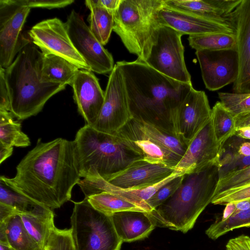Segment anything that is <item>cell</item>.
<instances>
[{"instance_id":"obj_31","label":"cell","mask_w":250,"mask_h":250,"mask_svg":"<svg viewBox=\"0 0 250 250\" xmlns=\"http://www.w3.org/2000/svg\"><path fill=\"white\" fill-rule=\"evenodd\" d=\"M19 214L28 234L44 250L51 231L55 226L53 212L46 216Z\"/></svg>"},{"instance_id":"obj_42","label":"cell","mask_w":250,"mask_h":250,"mask_svg":"<svg viewBox=\"0 0 250 250\" xmlns=\"http://www.w3.org/2000/svg\"><path fill=\"white\" fill-rule=\"evenodd\" d=\"M226 250H250V237L241 235L229 239L226 245Z\"/></svg>"},{"instance_id":"obj_2","label":"cell","mask_w":250,"mask_h":250,"mask_svg":"<svg viewBox=\"0 0 250 250\" xmlns=\"http://www.w3.org/2000/svg\"><path fill=\"white\" fill-rule=\"evenodd\" d=\"M116 64L122 73L133 118L176 134L178 110L193 88L191 83L176 81L138 59Z\"/></svg>"},{"instance_id":"obj_20","label":"cell","mask_w":250,"mask_h":250,"mask_svg":"<svg viewBox=\"0 0 250 250\" xmlns=\"http://www.w3.org/2000/svg\"><path fill=\"white\" fill-rule=\"evenodd\" d=\"M176 170L170 176L153 186L137 189H124L116 187L100 176H94L80 180L78 185L83 192L85 198L103 191H106L119 196L142 208L146 212L152 210L146 204L150 198L161 187L175 177L185 174Z\"/></svg>"},{"instance_id":"obj_15","label":"cell","mask_w":250,"mask_h":250,"mask_svg":"<svg viewBox=\"0 0 250 250\" xmlns=\"http://www.w3.org/2000/svg\"><path fill=\"white\" fill-rule=\"evenodd\" d=\"M211 116V108L206 93L193 88L178 110L176 133L188 146L210 122Z\"/></svg>"},{"instance_id":"obj_47","label":"cell","mask_w":250,"mask_h":250,"mask_svg":"<svg viewBox=\"0 0 250 250\" xmlns=\"http://www.w3.org/2000/svg\"><path fill=\"white\" fill-rule=\"evenodd\" d=\"M243 140L240 138L237 149V153L244 156H250V141H244Z\"/></svg>"},{"instance_id":"obj_19","label":"cell","mask_w":250,"mask_h":250,"mask_svg":"<svg viewBox=\"0 0 250 250\" xmlns=\"http://www.w3.org/2000/svg\"><path fill=\"white\" fill-rule=\"evenodd\" d=\"M73 98L86 124L96 122L104 100V92L91 70L79 69L70 84Z\"/></svg>"},{"instance_id":"obj_22","label":"cell","mask_w":250,"mask_h":250,"mask_svg":"<svg viewBox=\"0 0 250 250\" xmlns=\"http://www.w3.org/2000/svg\"><path fill=\"white\" fill-rule=\"evenodd\" d=\"M242 0H164L171 8L219 23L229 24L230 15Z\"/></svg>"},{"instance_id":"obj_13","label":"cell","mask_w":250,"mask_h":250,"mask_svg":"<svg viewBox=\"0 0 250 250\" xmlns=\"http://www.w3.org/2000/svg\"><path fill=\"white\" fill-rule=\"evenodd\" d=\"M195 55L200 64L206 88L217 91L236 80L239 62L236 50H197Z\"/></svg>"},{"instance_id":"obj_9","label":"cell","mask_w":250,"mask_h":250,"mask_svg":"<svg viewBox=\"0 0 250 250\" xmlns=\"http://www.w3.org/2000/svg\"><path fill=\"white\" fill-rule=\"evenodd\" d=\"M30 9L21 0H0V67H8L31 42L21 33Z\"/></svg>"},{"instance_id":"obj_35","label":"cell","mask_w":250,"mask_h":250,"mask_svg":"<svg viewBox=\"0 0 250 250\" xmlns=\"http://www.w3.org/2000/svg\"><path fill=\"white\" fill-rule=\"evenodd\" d=\"M250 227V208L233 214L228 219H217L206 230L208 237L215 240L235 229Z\"/></svg>"},{"instance_id":"obj_18","label":"cell","mask_w":250,"mask_h":250,"mask_svg":"<svg viewBox=\"0 0 250 250\" xmlns=\"http://www.w3.org/2000/svg\"><path fill=\"white\" fill-rule=\"evenodd\" d=\"M115 134L129 148L148 162L175 168L181 159L146 134L133 118Z\"/></svg>"},{"instance_id":"obj_10","label":"cell","mask_w":250,"mask_h":250,"mask_svg":"<svg viewBox=\"0 0 250 250\" xmlns=\"http://www.w3.org/2000/svg\"><path fill=\"white\" fill-rule=\"evenodd\" d=\"M133 118L122 73L116 63L108 78L100 113L91 126L99 131L114 134Z\"/></svg>"},{"instance_id":"obj_7","label":"cell","mask_w":250,"mask_h":250,"mask_svg":"<svg viewBox=\"0 0 250 250\" xmlns=\"http://www.w3.org/2000/svg\"><path fill=\"white\" fill-rule=\"evenodd\" d=\"M72 236L76 250H120L123 242L111 217L96 210L87 199L73 202Z\"/></svg>"},{"instance_id":"obj_25","label":"cell","mask_w":250,"mask_h":250,"mask_svg":"<svg viewBox=\"0 0 250 250\" xmlns=\"http://www.w3.org/2000/svg\"><path fill=\"white\" fill-rule=\"evenodd\" d=\"M0 203L12 208L20 214L46 216L53 212L49 208L15 190L1 180Z\"/></svg>"},{"instance_id":"obj_32","label":"cell","mask_w":250,"mask_h":250,"mask_svg":"<svg viewBox=\"0 0 250 250\" xmlns=\"http://www.w3.org/2000/svg\"><path fill=\"white\" fill-rule=\"evenodd\" d=\"M3 222L9 244L15 250H43L26 231L19 214L11 216Z\"/></svg>"},{"instance_id":"obj_23","label":"cell","mask_w":250,"mask_h":250,"mask_svg":"<svg viewBox=\"0 0 250 250\" xmlns=\"http://www.w3.org/2000/svg\"><path fill=\"white\" fill-rule=\"evenodd\" d=\"M111 217L123 242H131L147 237L157 226L153 218L145 211H121Z\"/></svg>"},{"instance_id":"obj_30","label":"cell","mask_w":250,"mask_h":250,"mask_svg":"<svg viewBox=\"0 0 250 250\" xmlns=\"http://www.w3.org/2000/svg\"><path fill=\"white\" fill-rule=\"evenodd\" d=\"M211 121L217 142L223 146L236 131L234 116L217 102L211 108Z\"/></svg>"},{"instance_id":"obj_45","label":"cell","mask_w":250,"mask_h":250,"mask_svg":"<svg viewBox=\"0 0 250 250\" xmlns=\"http://www.w3.org/2000/svg\"><path fill=\"white\" fill-rule=\"evenodd\" d=\"M16 214L20 213L12 208L0 203V223L4 222L10 217Z\"/></svg>"},{"instance_id":"obj_26","label":"cell","mask_w":250,"mask_h":250,"mask_svg":"<svg viewBox=\"0 0 250 250\" xmlns=\"http://www.w3.org/2000/svg\"><path fill=\"white\" fill-rule=\"evenodd\" d=\"M239 139L240 137L235 135L222 146L217 165L219 178L250 166V156H244L237 153Z\"/></svg>"},{"instance_id":"obj_29","label":"cell","mask_w":250,"mask_h":250,"mask_svg":"<svg viewBox=\"0 0 250 250\" xmlns=\"http://www.w3.org/2000/svg\"><path fill=\"white\" fill-rule=\"evenodd\" d=\"M13 118L10 111H0V142L13 147L29 146V138L22 131L20 122Z\"/></svg>"},{"instance_id":"obj_51","label":"cell","mask_w":250,"mask_h":250,"mask_svg":"<svg viewBox=\"0 0 250 250\" xmlns=\"http://www.w3.org/2000/svg\"><path fill=\"white\" fill-rule=\"evenodd\" d=\"M0 244L9 245L5 223H0Z\"/></svg>"},{"instance_id":"obj_17","label":"cell","mask_w":250,"mask_h":250,"mask_svg":"<svg viewBox=\"0 0 250 250\" xmlns=\"http://www.w3.org/2000/svg\"><path fill=\"white\" fill-rule=\"evenodd\" d=\"M175 171L174 167L151 163L142 159L135 161L124 169L103 178L118 188L137 189L158 184Z\"/></svg>"},{"instance_id":"obj_33","label":"cell","mask_w":250,"mask_h":250,"mask_svg":"<svg viewBox=\"0 0 250 250\" xmlns=\"http://www.w3.org/2000/svg\"><path fill=\"white\" fill-rule=\"evenodd\" d=\"M88 8L90 10L88 17L89 27L98 41L103 45H105L113 30L114 12L98 6Z\"/></svg>"},{"instance_id":"obj_37","label":"cell","mask_w":250,"mask_h":250,"mask_svg":"<svg viewBox=\"0 0 250 250\" xmlns=\"http://www.w3.org/2000/svg\"><path fill=\"white\" fill-rule=\"evenodd\" d=\"M249 183H250V166L229 173L219 178L215 195Z\"/></svg>"},{"instance_id":"obj_39","label":"cell","mask_w":250,"mask_h":250,"mask_svg":"<svg viewBox=\"0 0 250 250\" xmlns=\"http://www.w3.org/2000/svg\"><path fill=\"white\" fill-rule=\"evenodd\" d=\"M244 200L250 201V183L231 188L215 195L211 203L215 205H225Z\"/></svg>"},{"instance_id":"obj_4","label":"cell","mask_w":250,"mask_h":250,"mask_svg":"<svg viewBox=\"0 0 250 250\" xmlns=\"http://www.w3.org/2000/svg\"><path fill=\"white\" fill-rule=\"evenodd\" d=\"M219 179L217 165L185 174L176 191L149 215L157 226L186 233L211 203Z\"/></svg>"},{"instance_id":"obj_49","label":"cell","mask_w":250,"mask_h":250,"mask_svg":"<svg viewBox=\"0 0 250 250\" xmlns=\"http://www.w3.org/2000/svg\"><path fill=\"white\" fill-rule=\"evenodd\" d=\"M235 203H228L226 205V208L224 210L222 216L218 218V219L222 221L228 219L233 214L235 210Z\"/></svg>"},{"instance_id":"obj_16","label":"cell","mask_w":250,"mask_h":250,"mask_svg":"<svg viewBox=\"0 0 250 250\" xmlns=\"http://www.w3.org/2000/svg\"><path fill=\"white\" fill-rule=\"evenodd\" d=\"M230 18L235 31L239 62L238 75L232 91L250 93V0H242Z\"/></svg>"},{"instance_id":"obj_50","label":"cell","mask_w":250,"mask_h":250,"mask_svg":"<svg viewBox=\"0 0 250 250\" xmlns=\"http://www.w3.org/2000/svg\"><path fill=\"white\" fill-rule=\"evenodd\" d=\"M235 135L243 139L250 140V125L237 129Z\"/></svg>"},{"instance_id":"obj_12","label":"cell","mask_w":250,"mask_h":250,"mask_svg":"<svg viewBox=\"0 0 250 250\" xmlns=\"http://www.w3.org/2000/svg\"><path fill=\"white\" fill-rule=\"evenodd\" d=\"M65 25L73 45L90 70L100 74L110 73L115 65L112 55L96 38L80 14L72 10Z\"/></svg>"},{"instance_id":"obj_36","label":"cell","mask_w":250,"mask_h":250,"mask_svg":"<svg viewBox=\"0 0 250 250\" xmlns=\"http://www.w3.org/2000/svg\"><path fill=\"white\" fill-rule=\"evenodd\" d=\"M218 95L223 105L234 117L250 112V93L220 92Z\"/></svg>"},{"instance_id":"obj_41","label":"cell","mask_w":250,"mask_h":250,"mask_svg":"<svg viewBox=\"0 0 250 250\" xmlns=\"http://www.w3.org/2000/svg\"><path fill=\"white\" fill-rule=\"evenodd\" d=\"M23 5L31 8L47 9L62 8L74 2L73 0H21Z\"/></svg>"},{"instance_id":"obj_6","label":"cell","mask_w":250,"mask_h":250,"mask_svg":"<svg viewBox=\"0 0 250 250\" xmlns=\"http://www.w3.org/2000/svg\"><path fill=\"white\" fill-rule=\"evenodd\" d=\"M164 0H121L114 12L113 31L128 51L145 61L157 29Z\"/></svg>"},{"instance_id":"obj_34","label":"cell","mask_w":250,"mask_h":250,"mask_svg":"<svg viewBox=\"0 0 250 250\" xmlns=\"http://www.w3.org/2000/svg\"><path fill=\"white\" fill-rule=\"evenodd\" d=\"M189 44L197 50L219 51L236 50L237 41L235 34L211 33L189 36Z\"/></svg>"},{"instance_id":"obj_44","label":"cell","mask_w":250,"mask_h":250,"mask_svg":"<svg viewBox=\"0 0 250 250\" xmlns=\"http://www.w3.org/2000/svg\"><path fill=\"white\" fill-rule=\"evenodd\" d=\"M121 1V0H86L85 4L87 8L98 6L114 12L118 8Z\"/></svg>"},{"instance_id":"obj_46","label":"cell","mask_w":250,"mask_h":250,"mask_svg":"<svg viewBox=\"0 0 250 250\" xmlns=\"http://www.w3.org/2000/svg\"><path fill=\"white\" fill-rule=\"evenodd\" d=\"M235 117L236 130L250 125V112L238 115Z\"/></svg>"},{"instance_id":"obj_21","label":"cell","mask_w":250,"mask_h":250,"mask_svg":"<svg viewBox=\"0 0 250 250\" xmlns=\"http://www.w3.org/2000/svg\"><path fill=\"white\" fill-rule=\"evenodd\" d=\"M161 24L170 27L183 35L211 33L235 34L233 27L171 8L165 4L159 12Z\"/></svg>"},{"instance_id":"obj_24","label":"cell","mask_w":250,"mask_h":250,"mask_svg":"<svg viewBox=\"0 0 250 250\" xmlns=\"http://www.w3.org/2000/svg\"><path fill=\"white\" fill-rule=\"evenodd\" d=\"M79 70L77 66L61 57L42 54L41 78L44 82L70 85Z\"/></svg>"},{"instance_id":"obj_40","label":"cell","mask_w":250,"mask_h":250,"mask_svg":"<svg viewBox=\"0 0 250 250\" xmlns=\"http://www.w3.org/2000/svg\"><path fill=\"white\" fill-rule=\"evenodd\" d=\"M185 174L175 177L161 187L146 201L149 207L153 210L169 198L180 187Z\"/></svg>"},{"instance_id":"obj_43","label":"cell","mask_w":250,"mask_h":250,"mask_svg":"<svg viewBox=\"0 0 250 250\" xmlns=\"http://www.w3.org/2000/svg\"><path fill=\"white\" fill-rule=\"evenodd\" d=\"M4 68L0 67V111H10L9 94L3 73Z\"/></svg>"},{"instance_id":"obj_11","label":"cell","mask_w":250,"mask_h":250,"mask_svg":"<svg viewBox=\"0 0 250 250\" xmlns=\"http://www.w3.org/2000/svg\"><path fill=\"white\" fill-rule=\"evenodd\" d=\"M31 41L44 54L61 57L79 69L90 70L76 50L67 33L65 23L54 18L40 21L28 33Z\"/></svg>"},{"instance_id":"obj_1","label":"cell","mask_w":250,"mask_h":250,"mask_svg":"<svg viewBox=\"0 0 250 250\" xmlns=\"http://www.w3.org/2000/svg\"><path fill=\"white\" fill-rule=\"evenodd\" d=\"M81 178L75 142L58 138L47 142L38 139L17 166L16 175L0 180L52 210L70 200Z\"/></svg>"},{"instance_id":"obj_27","label":"cell","mask_w":250,"mask_h":250,"mask_svg":"<svg viewBox=\"0 0 250 250\" xmlns=\"http://www.w3.org/2000/svg\"><path fill=\"white\" fill-rule=\"evenodd\" d=\"M94 208L107 216L125 211H145L138 206L112 193L103 191L86 198Z\"/></svg>"},{"instance_id":"obj_8","label":"cell","mask_w":250,"mask_h":250,"mask_svg":"<svg viewBox=\"0 0 250 250\" xmlns=\"http://www.w3.org/2000/svg\"><path fill=\"white\" fill-rule=\"evenodd\" d=\"M183 35L161 24L156 30L149 52L144 61L159 72L176 81L190 83L191 76L184 59Z\"/></svg>"},{"instance_id":"obj_52","label":"cell","mask_w":250,"mask_h":250,"mask_svg":"<svg viewBox=\"0 0 250 250\" xmlns=\"http://www.w3.org/2000/svg\"><path fill=\"white\" fill-rule=\"evenodd\" d=\"M235 210L233 214L240 211L246 210L250 208V201L244 200L235 203Z\"/></svg>"},{"instance_id":"obj_3","label":"cell","mask_w":250,"mask_h":250,"mask_svg":"<svg viewBox=\"0 0 250 250\" xmlns=\"http://www.w3.org/2000/svg\"><path fill=\"white\" fill-rule=\"evenodd\" d=\"M42 54L31 41L3 73L14 117L22 120L35 116L53 95L66 85L44 82L41 78Z\"/></svg>"},{"instance_id":"obj_48","label":"cell","mask_w":250,"mask_h":250,"mask_svg":"<svg viewBox=\"0 0 250 250\" xmlns=\"http://www.w3.org/2000/svg\"><path fill=\"white\" fill-rule=\"evenodd\" d=\"M13 147L0 142V164L9 158L13 153Z\"/></svg>"},{"instance_id":"obj_38","label":"cell","mask_w":250,"mask_h":250,"mask_svg":"<svg viewBox=\"0 0 250 250\" xmlns=\"http://www.w3.org/2000/svg\"><path fill=\"white\" fill-rule=\"evenodd\" d=\"M44 250H76L71 229H52Z\"/></svg>"},{"instance_id":"obj_28","label":"cell","mask_w":250,"mask_h":250,"mask_svg":"<svg viewBox=\"0 0 250 250\" xmlns=\"http://www.w3.org/2000/svg\"><path fill=\"white\" fill-rule=\"evenodd\" d=\"M133 119L140 128L146 134L180 158H182L188 146L178 135L144 121Z\"/></svg>"},{"instance_id":"obj_5","label":"cell","mask_w":250,"mask_h":250,"mask_svg":"<svg viewBox=\"0 0 250 250\" xmlns=\"http://www.w3.org/2000/svg\"><path fill=\"white\" fill-rule=\"evenodd\" d=\"M74 141L83 178L97 175L104 178L143 159L115 134L99 131L87 124L77 131Z\"/></svg>"},{"instance_id":"obj_14","label":"cell","mask_w":250,"mask_h":250,"mask_svg":"<svg viewBox=\"0 0 250 250\" xmlns=\"http://www.w3.org/2000/svg\"><path fill=\"white\" fill-rule=\"evenodd\" d=\"M222 146L216 139L210 120L189 143L175 169L188 174L217 165Z\"/></svg>"},{"instance_id":"obj_53","label":"cell","mask_w":250,"mask_h":250,"mask_svg":"<svg viewBox=\"0 0 250 250\" xmlns=\"http://www.w3.org/2000/svg\"><path fill=\"white\" fill-rule=\"evenodd\" d=\"M0 250H15L10 245L0 244Z\"/></svg>"}]
</instances>
